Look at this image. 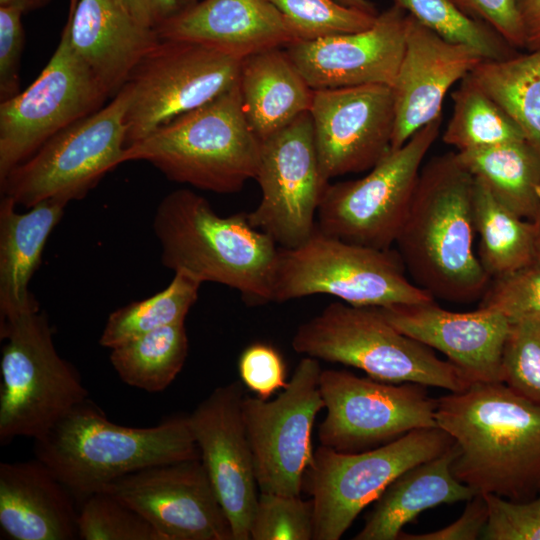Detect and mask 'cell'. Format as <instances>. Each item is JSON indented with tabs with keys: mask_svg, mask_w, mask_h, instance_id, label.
Here are the masks:
<instances>
[{
	"mask_svg": "<svg viewBox=\"0 0 540 540\" xmlns=\"http://www.w3.org/2000/svg\"><path fill=\"white\" fill-rule=\"evenodd\" d=\"M437 426L454 440L455 477L479 494H540V406L505 383L474 382L437 399Z\"/></svg>",
	"mask_w": 540,
	"mask_h": 540,
	"instance_id": "obj_1",
	"label": "cell"
},
{
	"mask_svg": "<svg viewBox=\"0 0 540 540\" xmlns=\"http://www.w3.org/2000/svg\"><path fill=\"white\" fill-rule=\"evenodd\" d=\"M474 176L456 152L423 164L395 244L413 282L454 303L481 299L490 276L474 250Z\"/></svg>",
	"mask_w": 540,
	"mask_h": 540,
	"instance_id": "obj_2",
	"label": "cell"
},
{
	"mask_svg": "<svg viewBox=\"0 0 540 540\" xmlns=\"http://www.w3.org/2000/svg\"><path fill=\"white\" fill-rule=\"evenodd\" d=\"M153 231L161 262L174 273L235 289L251 305L271 302L278 245L247 213L221 216L203 196L181 188L159 202Z\"/></svg>",
	"mask_w": 540,
	"mask_h": 540,
	"instance_id": "obj_3",
	"label": "cell"
},
{
	"mask_svg": "<svg viewBox=\"0 0 540 540\" xmlns=\"http://www.w3.org/2000/svg\"><path fill=\"white\" fill-rule=\"evenodd\" d=\"M34 442L36 458L53 471L79 506L127 474L200 458L188 416H173L151 427H128L110 421L88 399Z\"/></svg>",
	"mask_w": 540,
	"mask_h": 540,
	"instance_id": "obj_4",
	"label": "cell"
},
{
	"mask_svg": "<svg viewBox=\"0 0 540 540\" xmlns=\"http://www.w3.org/2000/svg\"><path fill=\"white\" fill-rule=\"evenodd\" d=\"M260 152L261 141L246 120L237 82L127 146L122 163L145 161L173 182L231 194L255 179Z\"/></svg>",
	"mask_w": 540,
	"mask_h": 540,
	"instance_id": "obj_5",
	"label": "cell"
},
{
	"mask_svg": "<svg viewBox=\"0 0 540 540\" xmlns=\"http://www.w3.org/2000/svg\"><path fill=\"white\" fill-rule=\"evenodd\" d=\"M299 354L340 363L390 383H417L461 392L472 383L432 348L396 329L377 307L333 302L302 323L292 338Z\"/></svg>",
	"mask_w": 540,
	"mask_h": 540,
	"instance_id": "obj_6",
	"label": "cell"
},
{
	"mask_svg": "<svg viewBox=\"0 0 540 540\" xmlns=\"http://www.w3.org/2000/svg\"><path fill=\"white\" fill-rule=\"evenodd\" d=\"M331 295L359 307L384 308L434 300L407 278L397 252L376 249L321 232L294 248L278 247L271 302Z\"/></svg>",
	"mask_w": 540,
	"mask_h": 540,
	"instance_id": "obj_7",
	"label": "cell"
},
{
	"mask_svg": "<svg viewBox=\"0 0 540 540\" xmlns=\"http://www.w3.org/2000/svg\"><path fill=\"white\" fill-rule=\"evenodd\" d=\"M0 443L44 436L75 406L87 400L77 369L55 347L45 312L0 323Z\"/></svg>",
	"mask_w": 540,
	"mask_h": 540,
	"instance_id": "obj_8",
	"label": "cell"
},
{
	"mask_svg": "<svg viewBox=\"0 0 540 540\" xmlns=\"http://www.w3.org/2000/svg\"><path fill=\"white\" fill-rule=\"evenodd\" d=\"M127 84L108 105L62 129L0 180L1 195L30 208L46 200L83 199L122 163L126 148Z\"/></svg>",
	"mask_w": 540,
	"mask_h": 540,
	"instance_id": "obj_9",
	"label": "cell"
},
{
	"mask_svg": "<svg viewBox=\"0 0 540 540\" xmlns=\"http://www.w3.org/2000/svg\"><path fill=\"white\" fill-rule=\"evenodd\" d=\"M453 445L452 437L438 426L415 429L360 452H339L321 445L302 481V491L314 503L313 540L340 539L399 475Z\"/></svg>",
	"mask_w": 540,
	"mask_h": 540,
	"instance_id": "obj_10",
	"label": "cell"
},
{
	"mask_svg": "<svg viewBox=\"0 0 540 540\" xmlns=\"http://www.w3.org/2000/svg\"><path fill=\"white\" fill-rule=\"evenodd\" d=\"M443 117L390 150L358 179L329 183L317 211L318 229L354 244L390 249L409 210L424 159Z\"/></svg>",
	"mask_w": 540,
	"mask_h": 540,
	"instance_id": "obj_11",
	"label": "cell"
},
{
	"mask_svg": "<svg viewBox=\"0 0 540 540\" xmlns=\"http://www.w3.org/2000/svg\"><path fill=\"white\" fill-rule=\"evenodd\" d=\"M242 59L203 43L160 39L128 82L126 147L232 88Z\"/></svg>",
	"mask_w": 540,
	"mask_h": 540,
	"instance_id": "obj_12",
	"label": "cell"
},
{
	"mask_svg": "<svg viewBox=\"0 0 540 540\" xmlns=\"http://www.w3.org/2000/svg\"><path fill=\"white\" fill-rule=\"evenodd\" d=\"M110 98L72 47L66 22L37 79L0 102V180L53 135L103 107Z\"/></svg>",
	"mask_w": 540,
	"mask_h": 540,
	"instance_id": "obj_13",
	"label": "cell"
},
{
	"mask_svg": "<svg viewBox=\"0 0 540 540\" xmlns=\"http://www.w3.org/2000/svg\"><path fill=\"white\" fill-rule=\"evenodd\" d=\"M320 391L327 413L319 426L321 445L339 452L372 449L420 428L437 427V399L427 386L322 370Z\"/></svg>",
	"mask_w": 540,
	"mask_h": 540,
	"instance_id": "obj_14",
	"label": "cell"
},
{
	"mask_svg": "<svg viewBox=\"0 0 540 540\" xmlns=\"http://www.w3.org/2000/svg\"><path fill=\"white\" fill-rule=\"evenodd\" d=\"M318 359L305 356L274 399L244 395L242 418L260 492L298 496L314 450L312 430L324 402Z\"/></svg>",
	"mask_w": 540,
	"mask_h": 540,
	"instance_id": "obj_15",
	"label": "cell"
},
{
	"mask_svg": "<svg viewBox=\"0 0 540 540\" xmlns=\"http://www.w3.org/2000/svg\"><path fill=\"white\" fill-rule=\"evenodd\" d=\"M255 180L261 198L247 213L252 226L281 248L304 243L316 229L318 207L330 183L320 168L309 112L261 142Z\"/></svg>",
	"mask_w": 540,
	"mask_h": 540,
	"instance_id": "obj_16",
	"label": "cell"
},
{
	"mask_svg": "<svg viewBox=\"0 0 540 540\" xmlns=\"http://www.w3.org/2000/svg\"><path fill=\"white\" fill-rule=\"evenodd\" d=\"M164 540H233L229 519L200 458L147 467L110 484Z\"/></svg>",
	"mask_w": 540,
	"mask_h": 540,
	"instance_id": "obj_17",
	"label": "cell"
},
{
	"mask_svg": "<svg viewBox=\"0 0 540 540\" xmlns=\"http://www.w3.org/2000/svg\"><path fill=\"white\" fill-rule=\"evenodd\" d=\"M324 178L372 169L390 150L395 110L382 84L314 90L309 110Z\"/></svg>",
	"mask_w": 540,
	"mask_h": 540,
	"instance_id": "obj_18",
	"label": "cell"
},
{
	"mask_svg": "<svg viewBox=\"0 0 540 540\" xmlns=\"http://www.w3.org/2000/svg\"><path fill=\"white\" fill-rule=\"evenodd\" d=\"M240 382L215 388L188 422L200 459L231 524L233 540H250L257 504V481L242 418Z\"/></svg>",
	"mask_w": 540,
	"mask_h": 540,
	"instance_id": "obj_19",
	"label": "cell"
},
{
	"mask_svg": "<svg viewBox=\"0 0 540 540\" xmlns=\"http://www.w3.org/2000/svg\"><path fill=\"white\" fill-rule=\"evenodd\" d=\"M408 14L392 5L368 29L299 40L285 47L313 90L382 84L392 87L404 51Z\"/></svg>",
	"mask_w": 540,
	"mask_h": 540,
	"instance_id": "obj_20",
	"label": "cell"
},
{
	"mask_svg": "<svg viewBox=\"0 0 540 540\" xmlns=\"http://www.w3.org/2000/svg\"><path fill=\"white\" fill-rule=\"evenodd\" d=\"M483 60L471 47L441 37L408 15L404 51L391 87L395 110L391 150L441 117L451 87Z\"/></svg>",
	"mask_w": 540,
	"mask_h": 540,
	"instance_id": "obj_21",
	"label": "cell"
},
{
	"mask_svg": "<svg viewBox=\"0 0 540 540\" xmlns=\"http://www.w3.org/2000/svg\"><path fill=\"white\" fill-rule=\"evenodd\" d=\"M379 309L400 332L444 354L471 383L501 381L510 323L499 312H453L434 300Z\"/></svg>",
	"mask_w": 540,
	"mask_h": 540,
	"instance_id": "obj_22",
	"label": "cell"
},
{
	"mask_svg": "<svg viewBox=\"0 0 540 540\" xmlns=\"http://www.w3.org/2000/svg\"><path fill=\"white\" fill-rule=\"evenodd\" d=\"M156 31L161 39L199 42L241 59L300 40L270 0H200Z\"/></svg>",
	"mask_w": 540,
	"mask_h": 540,
	"instance_id": "obj_23",
	"label": "cell"
},
{
	"mask_svg": "<svg viewBox=\"0 0 540 540\" xmlns=\"http://www.w3.org/2000/svg\"><path fill=\"white\" fill-rule=\"evenodd\" d=\"M66 22L73 49L110 98L161 39L155 29L130 15L119 0H69Z\"/></svg>",
	"mask_w": 540,
	"mask_h": 540,
	"instance_id": "obj_24",
	"label": "cell"
},
{
	"mask_svg": "<svg viewBox=\"0 0 540 540\" xmlns=\"http://www.w3.org/2000/svg\"><path fill=\"white\" fill-rule=\"evenodd\" d=\"M79 504L41 460L0 463V526L13 540L79 539Z\"/></svg>",
	"mask_w": 540,
	"mask_h": 540,
	"instance_id": "obj_25",
	"label": "cell"
},
{
	"mask_svg": "<svg viewBox=\"0 0 540 540\" xmlns=\"http://www.w3.org/2000/svg\"><path fill=\"white\" fill-rule=\"evenodd\" d=\"M8 196L0 201V323L40 310L29 291L46 242L60 222L66 203L46 200L25 213Z\"/></svg>",
	"mask_w": 540,
	"mask_h": 540,
	"instance_id": "obj_26",
	"label": "cell"
},
{
	"mask_svg": "<svg viewBox=\"0 0 540 540\" xmlns=\"http://www.w3.org/2000/svg\"><path fill=\"white\" fill-rule=\"evenodd\" d=\"M454 443L441 455L403 472L383 491L355 540H398L403 527L426 509L468 501L478 494L452 471Z\"/></svg>",
	"mask_w": 540,
	"mask_h": 540,
	"instance_id": "obj_27",
	"label": "cell"
},
{
	"mask_svg": "<svg viewBox=\"0 0 540 540\" xmlns=\"http://www.w3.org/2000/svg\"><path fill=\"white\" fill-rule=\"evenodd\" d=\"M238 84L244 115L261 142L310 110L314 90L283 47L243 58Z\"/></svg>",
	"mask_w": 540,
	"mask_h": 540,
	"instance_id": "obj_28",
	"label": "cell"
},
{
	"mask_svg": "<svg viewBox=\"0 0 540 540\" xmlns=\"http://www.w3.org/2000/svg\"><path fill=\"white\" fill-rule=\"evenodd\" d=\"M461 164L501 204L526 220L540 210V152L520 140L456 152Z\"/></svg>",
	"mask_w": 540,
	"mask_h": 540,
	"instance_id": "obj_29",
	"label": "cell"
},
{
	"mask_svg": "<svg viewBox=\"0 0 540 540\" xmlns=\"http://www.w3.org/2000/svg\"><path fill=\"white\" fill-rule=\"evenodd\" d=\"M469 76L540 152V49L483 60Z\"/></svg>",
	"mask_w": 540,
	"mask_h": 540,
	"instance_id": "obj_30",
	"label": "cell"
},
{
	"mask_svg": "<svg viewBox=\"0 0 540 540\" xmlns=\"http://www.w3.org/2000/svg\"><path fill=\"white\" fill-rule=\"evenodd\" d=\"M473 215L480 242L478 257L490 278L535 261L534 224L497 201L475 178Z\"/></svg>",
	"mask_w": 540,
	"mask_h": 540,
	"instance_id": "obj_31",
	"label": "cell"
},
{
	"mask_svg": "<svg viewBox=\"0 0 540 540\" xmlns=\"http://www.w3.org/2000/svg\"><path fill=\"white\" fill-rule=\"evenodd\" d=\"M189 342L184 323L144 333L111 350L109 359L127 385L157 393L177 377L186 361Z\"/></svg>",
	"mask_w": 540,
	"mask_h": 540,
	"instance_id": "obj_32",
	"label": "cell"
},
{
	"mask_svg": "<svg viewBox=\"0 0 540 540\" xmlns=\"http://www.w3.org/2000/svg\"><path fill=\"white\" fill-rule=\"evenodd\" d=\"M201 284L185 272H175L164 290L110 313L99 344L112 349L144 333L184 323L198 299Z\"/></svg>",
	"mask_w": 540,
	"mask_h": 540,
	"instance_id": "obj_33",
	"label": "cell"
},
{
	"mask_svg": "<svg viewBox=\"0 0 540 540\" xmlns=\"http://www.w3.org/2000/svg\"><path fill=\"white\" fill-rule=\"evenodd\" d=\"M451 97L453 111L442 141L456 152L525 140L519 127L469 75Z\"/></svg>",
	"mask_w": 540,
	"mask_h": 540,
	"instance_id": "obj_34",
	"label": "cell"
},
{
	"mask_svg": "<svg viewBox=\"0 0 540 540\" xmlns=\"http://www.w3.org/2000/svg\"><path fill=\"white\" fill-rule=\"evenodd\" d=\"M391 1L441 37L471 47L485 60L505 59L517 53L487 24L467 15L455 0Z\"/></svg>",
	"mask_w": 540,
	"mask_h": 540,
	"instance_id": "obj_35",
	"label": "cell"
},
{
	"mask_svg": "<svg viewBox=\"0 0 540 540\" xmlns=\"http://www.w3.org/2000/svg\"><path fill=\"white\" fill-rule=\"evenodd\" d=\"M77 527L82 540H164L142 515L106 492L81 502Z\"/></svg>",
	"mask_w": 540,
	"mask_h": 540,
	"instance_id": "obj_36",
	"label": "cell"
},
{
	"mask_svg": "<svg viewBox=\"0 0 540 540\" xmlns=\"http://www.w3.org/2000/svg\"><path fill=\"white\" fill-rule=\"evenodd\" d=\"M270 1L290 22L300 40L359 32L370 28L377 18V15L344 6L336 0Z\"/></svg>",
	"mask_w": 540,
	"mask_h": 540,
	"instance_id": "obj_37",
	"label": "cell"
},
{
	"mask_svg": "<svg viewBox=\"0 0 540 540\" xmlns=\"http://www.w3.org/2000/svg\"><path fill=\"white\" fill-rule=\"evenodd\" d=\"M314 527L311 498L260 492L249 536L251 540H313Z\"/></svg>",
	"mask_w": 540,
	"mask_h": 540,
	"instance_id": "obj_38",
	"label": "cell"
},
{
	"mask_svg": "<svg viewBox=\"0 0 540 540\" xmlns=\"http://www.w3.org/2000/svg\"><path fill=\"white\" fill-rule=\"evenodd\" d=\"M501 382L540 406V322L510 324L502 355Z\"/></svg>",
	"mask_w": 540,
	"mask_h": 540,
	"instance_id": "obj_39",
	"label": "cell"
},
{
	"mask_svg": "<svg viewBox=\"0 0 540 540\" xmlns=\"http://www.w3.org/2000/svg\"><path fill=\"white\" fill-rule=\"evenodd\" d=\"M478 307L499 312L510 324L540 322V263L492 278Z\"/></svg>",
	"mask_w": 540,
	"mask_h": 540,
	"instance_id": "obj_40",
	"label": "cell"
},
{
	"mask_svg": "<svg viewBox=\"0 0 540 540\" xmlns=\"http://www.w3.org/2000/svg\"><path fill=\"white\" fill-rule=\"evenodd\" d=\"M488 520L482 539L540 540V496L514 501L494 494H483Z\"/></svg>",
	"mask_w": 540,
	"mask_h": 540,
	"instance_id": "obj_41",
	"label": "cell"
},
{
	"mask_svg": "<svg viewBox=\"0 0 540 540\" xmlns=\"http://www.w3.org/2000/svg\"><path fill=\"white\" fill-rule=\"evenodd\" d=\"M238 371L242 383L261 399H269L288 383L282 356L266 343L245 348L239 357Z\"/></svg>",
	"mask_w": 540,
	"mask_h": 540,
	"instance_id": "obj_42",
	"label": "cell"
},
{
	"mask_svg": "<svg viewBox=\"0 0 540 540\" xmlns=\"http://www.w3.org/2000/svg\"><path fill=\"white\" fill-rule=\"evenodd\" d=\"M24 13L0 6V102L20 93L21 58L25 43Z\"/></svg>",
	"mask_w": 540,
	"mask_h": 540,
	"instance_id": "obj_43",
	"label": "cell"
},
{
	"mask_svg": "<svg viewBox=\"0 0 540 540\" xmlns=\"http://www.w3.org/2000/svg\"><path fill=\"white\" fill-rule=\"evenodd\" d=\"M470 17L487 24L514 49H525L518 0H455Z\"/></svg>",
	"mask_w": 540,
	"mask_h": 540,
	"instance_id": "obj_44",
	"label": "cell"
},
{
	"mask_svg": "<svg viewBox=\"0 0 540 540\" xmlns=\"http://www.w3.org/2000/svg\"><path fill=\"white\" fill-rule=\"evenodd\" d=\"M488 520V507L483 494H476L468 500L463 513L457 520L444 528L423 534H409L404 531L400 540H476L481 538ZM398 539V540H399Z\"/></svg>",
	"mask_w": 540,
	"mask_h": 540,
	"instance_id": "obj_45",
	"label": "cell"
},
{
	"mask_svg": "<svg viewBox=\"0 0 540 540\" xmlns=\"http://www.w3.org/2000/svg\"><path fill=\"white\" fill-rule=\"evenodd\" d=\"M141 24L157 29L181 11L180 0H119Z\"/></svg>",
	"mask_w": 540,
	"mask_h": 540,
	"instance_id": "obj_46",
	"label": "cell"
},
{
	"mask_svg": "<svg viewBox=\"0 0 540 540\" xmlns=\"http://www.w3.org/2000/svg\"><path fill=\"white\" fill-rule=\"evenodd\" d=\"M525 36V50L540 49V0H518Z\"/></svg>",
	"mask_w": 540,
	"mask_h": 540,
	"instance_id": "obj_47",
	"label": "cell"
},
{
	"mask_svg": "<svg viewBox=\"0 0 540 540\" xmlns=\"http://www.w3.org/2000/svg\"><path fill=\"white\" fill-rule=\"evenodd\" d=\"M52 0H0V6H10L21 10L24 14L48 5Z\"/></svg>",
	"mask_w": 540,
	"mask_h": 540,
	"instance_id": "obj_48",
	"label": "cell"
},
{
	"mask_svg": "<svg viewBox=\"0 0 540 540\" xmlns=\"http://www.w3.org/2000/svg\"><path fill=\"white\" fill-rule=\"evenodd\" d=\"M338 3L369 14L378 15L375 5L369 0H336Z\"/></svg>",
	"mask_w": 540,
	"mask_h": 540,
	"instance_id": "obj_49",
	"label": "cell"
},
{
	"mask_svg": "<svg viewBox=\"0 0 540 540\" xmlns=\"http://www.w3.org/2000/svg\"><path fill=\"white\" fill-rule=\"evenodd\" d=\"M532 222L534 224L535 260L540 263V210Z\"/></svg>",
	"mask_w": 540,
	"mask_h": 540,
	"instance_id": "obj_50",
	"label": "cell"
},
{
	"mask_svg": "<svg viewBox=\"0 0 540 540\" xmlns=\"http://www.w3.org/2000/svg\"><path fill=\"white\" fill-rule=\"evenodd\" d=\"M200 0H180V3H181V10L186 8V7H189L197 2H199Z\"/></svg>",
	"mask_w": 540,
	"mask_h": 540,
	"instance_id": "obj_51",
	"label": "cell"
}]
</instances>
